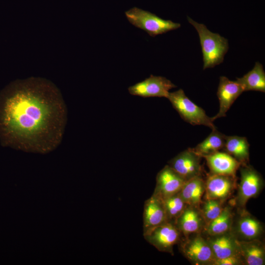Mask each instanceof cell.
Segmentation results:
<instances>
[{"instance_id": "cell-3", "label": "cell", "mask_w": 265, "mask_h": 265, "mask_svg": "<svg viewBox=\"0 0 265 265\" xmlns=\"http://www.w3.org/2000/svg\"><path fill=\"white\" fill-rule=\"evenodd\" d=\"M125 13L130 23L153 37L181 26L179 23L164 20L154 13L136 7L131 8Z\"/></svg>"}, {"instance_id": "cell-8", "label": "cell", "mask_w": 265, "mask_h": 265, "mask_svg": "<svg viewBox=\"0 0 265 265\" xmlns=\"http://www.w3.org/2000/svg\"><path fill=\"white\" fill-rule=\"evenodd\" d=\"M184 256L196 265H212L215 258L206 239L197 236L181 245Z\"/></svg>"}, {"instance_id": "cell-11", "label": "cell", "mask_w": 265, "mask_h": 265, "mask_svg": "<svg viewBox=\"0 0 265 265\" xmlns=\"http://www.w3.org/2000/svg\"><path fill=\"white\" fill-rule=\"evenodd\" d=\"M243 92V88L238 81H232L225 76L220 77L217 91L219 109L217 114L212 117V120L226 116V112Z\"/></svg>"}, {"instance_id": "cell-2", "label": "cell", "mask_w": 265, "mask_h": 265, "mask_svg": "<svg viewBox=\"0 0 265 265\" xmlns=\"http://www.w3.org/2000/svg\"><path fill=\"white\" fill-rule=\"evenodd\" d=\"M187 20L195 27L199 36L203 69L213 68L223 62L229 49L228 40L218 33L211 32L205 25L199 24L189 17Z\"/></svg>"}, {"instance_id": "cell-6", "label": "cell", "mask_w": 265, "mask_h": 265, "mask_svg": "<svg viewBox=\"0 0 265 265\" xmlns=\"http://www.w3.org/2000/svg\"><path fill=\"white\" fill-rule=\"evenodd\" d=\"M240 172V181L236 202L243 210L247 202L260 192L263 187V179L258 172L247 164L241 165Z\"/></svg>"}, {"instance_id": "cell-21", "label": "cell", "mask_w": 265, "mask_h": 265, "mask_svg": "<svg viewBox=\"0 0 265 265\" xmlns=\"http://www.w3.org/2000/svg\"><path fill=\"white\" fill-rule=\"evenodd\" d=\"M237 81L241 85L244 91H258L265 92V72L263 65L256 62L253 68L242 77L237 78Z\"/></svg>"}, {"instance_id": "cell-18", "label": "cell", "mask_w": 265, "mask_h": 265, "mask_svg": "<svg viewBox=\"0 0 265 265\" xmlns=\"http://www.w3.org/2000/svg\"><path fill=\"white\" fill-rule=\"evenodd\" d=\"M238 218L236 227V234H234L239 240H250L258 239L263 232L261 222L255 217L243 212Z\"/></svg>"}, {"instance_id": "cell-15", "label": "cell", "mask_w": 265, "mask_h": 265, "mask_svg": "<svg viewBox=\"0 0 265 265\" xmlns=\"http://www.w3.org/2000/svg\"><path fill=\"white\" fill-rule=\"evenodd\" d=\"M169 221L162 201L154 194L144 203L143 229L147 230Z\"/></svg>"}, {"instance_id": "cell-4", "label": "cell", "mask_w": 265, "mask_h": 265, "mask_svg": "<svg viewBox=\"0 0 265 265\" xmlns=\"http://www.w3.org/2000/svg\"><path fill=\"white\" fill-rule=\"evenodd\" d=\"M166 98L185 121L192 125H204L212 129L216 128L212 118L191 101L183 89L169 92Z\"/></svg>"}, {"instance_id": "cell-19", "label": "cell", "mask_w": 265, "mask_h": 265, "mask_svg": "<svg viewBox=\"0 0 265 265\" xmlns=\"http://www.w3.org/2000/svg\"><path fill=\"white\" fill-rule=\"evenodd\" d=\"M204 192L205 182L198 176L186 181L179 194L187 205L198 208Z\"/></svg>"}, {"instance_id": "cell-17", "label": "cell", "mask_w": 265, "mask_h": 265, "mask_svg": "<svg viewBox=\"0 0 265 265\" xmlns=\"http://www.w3.org/2000/svg\"><path fill=\"white\" fill-rule=\"evenodd\" d=\"M238 243L243 263L247 265H265V246L259 239L238 240Z\"/></svg>"}, {"instance_id": "cell-14", "label": "cell", "mask_w": 265, "mask_h": 265, "mask_svg": "<svg viewBox=\"0 0 265 265\" xmlns=\"http://www.w3.org/2000/svg\"><path fill=\"white\" fill-rule=\"evenodd\" d=\"M206 240L215 259L240 255L238 239L229 232L217 236H210Z\"/></svg>"}, {"instance_id": "cell-22", "label": "cell", "mask_w": 265, "mask_h": 265, "mask_svg": "<svg viewBox=\"0 0 265 265\" xmlns=\"http://www.w3.org/2000/svg\"><path fill=\"white\" fill-rule=\"evenodd\" d=\"M212 130L211 133L202 142L191 148L201 157L220 151L224 146L226 135L219 132L216 128Z\"/></svg>"}, {"instance_id": "cell-23", "label": "cell", "mask_w": 265, "mask_h": 265, "mask_svg": "<svg viewBox=\"0 0 265 265\" xmlns=\"http://www.w3.org/2000/svg\"><path fill=\"white\" fill-rule=\"evenodd\" d=\"M233 221V214L230 207L224 208L216 218L205 226V231L209 236H215L230 232Z\"/></svg>"}, {"instance_id": "cell-20", "label": "cell", "mask_w": 265, "mask_h": 265, "mask_svg": "<svg viewBox=\"0 0 265 265\" xmlns=\"http://www.w3.org/2000/svg\"><path fill=\"white\" fill-rule=\"evenodd\" d=\"M222 149L241 165L247 164L249 157V144L246 137L226 135Z\"/></svg>"}, {"instance_id": "cell-9", "label": "cell", "mask_w": 265, "mask_h": 265, "mask_svg": "<svg viewBox=\"0 0 265 265\" xmlns=\"http://www.w3.org/2000/svg\"><path fill=\"white\" fill-rule=\"evenodd\" d=\"M201 157L191 148L180 153L169 161V166L186 181L200 176Z\"/></svg>"}, {"instance_id": "cell-7", "label": "cell", "mask_w": 265, "mask_h": 265, "mask_svg": "<svg viewBox=\"0 0 265 265\" xmlns=\"http://www.w3.org/2000/svg\"><path fill=\"white\" fill-rule=\"evenodd\" d=\"M176 87L165 77L151 75L144 80L130 86L128 91L132 95L143 98H167L169 90Z\"/></svg>"}, {"instance_id": "cell-13", "label": "cell", "mask_w": 265, "mask_h": 265, "mask_svg": "<svg viewBox=\"0 0 265 265\" xmlns=\"http://www.w3.org/2000/svg\"><path fill=\"white\" fill-rule=\"evenodd\" d=\"M204 158L211 174L235 177L237 171L241 165L234 157L225 152L218 151Z\"/></svg>"}, {"instance_id": "cell-10", "label": "cell", "mask_w": 265, "mask_h": 265, "mask_svg": "<svg viewBox=\"0 0 265 265\" xmlns=\"http://www.w3.org/2000/svg\"><path fill=\"white\" fill-rule=\"evenodd\" d=\"M186 180L168 165L157 174L154 195L163 200L180 192Z\"/></svg>"}, {"instance_id": "cell-25", "label": "cell", "mask_w": 265, "mask_h": 265, "mask_svg": "<svg viewBox=\"0 0 265 265\" xmlns=\"http://www.w3.org/2000/svg\"><path fill=\"white\" fill-rule=\"evenodd\" d=\"M223 209L221 200L215 199L206 200L200 211L206 225L219 215Z\"/></svg>"}, {"instance_id": "cell-24", "label": "cell", "mask_w": 265, "mask_h": 265, "mask_svg": "<svg viewBox=\"0 0 265 265\" xmlns=\"http://www.w3.org/2000/svg\"><path fill=\"white\" fill-rule=\"evenodd\" d=\"M161 200L167 218L170 221L175 220L187 206L179 193Z\"/></svg>"}, {"instance_id": "cell-12", "label": "cell", "mask_w": 265, "mask_h": 265, "mask_svg": "<svg viewBox=\"0 0 265 265\" xmlns=\"http://www.w3.org/2000/svg\"><path fill=\"white\" fill-rule=\"evenodd\" d=\"M235 177L211 174L205 182V198L223 200L227 198L235 187Z\"/></svg>"}, {"instance_id": "cell-16", "label": "cell", "mask_w": 265, "mask_h": 265, "mask_svg": "<svg viewBox=\"0 0 265 265\" xmlns=\"http://www.w3.org/2000/svg\"><path fill=\"white\" fill-rule=\"evenodd\" d=\"M204 221L197 207L187 205L174 223L184 235L187 236L199 232L203 227Z\"/></svg>"}, {"instance_id": "cell-26", "label": "cell", "mask_w": 265, "mask_h": 265, "mask_svg": "<svg viewBox=\"0 0 265 265\" xmlns=\"http://www.w3.org/2000/svg\"><path fill=\"white\" fill-rule=\"evenodd\" d=\"M243 263L240 255H234L220 259H215L212 265H238Z\"/></svg>"}, {"instance_id": "cell-5", "label": "cell", "mask_w": 265, "mask_h": 265, "mask_svg": "<svg viewBox=\"0 0 265 265\" xmlns=\"http://www.w3.org/2000/svg\"><path fill=\"white\" fill-rule=\"evenodd\" d=\"M181 232L174 222L168 221L144 231L145 239L160 251L173 253L180 240Z\"/></svg>"}, {"instance_id": "cell-1", "label": "cell", "mask_w": 265, "mask_h": 265, "mask_svg": "<svg viewBox=\"0 0 265 265\" xmlns=\"http://www.w3.org/2000/svg\"><path fill=\"white\" fill-rule=\"evenodd\" d=\"M66 122L61 94L49 80H17L0 92V141L3 146L50 152L60 144Z\"/></svg>"}]
</instances>
